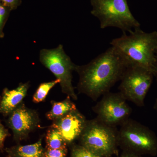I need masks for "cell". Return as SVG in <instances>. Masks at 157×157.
Here are the masks:
<instances>
[{
  "label": "cell",
  "mask_w": 157,
  "mask_h": 157,
  "mask_svg": "<svg viewBox=\"0 0 157 157\" xmlns=\"http://www.w3.org/2000/svg\"><path fill=\"white\" fill-rule=\"evenodd\" d=\"M5 6L9 7L11 11L16 10L22 3V0H0Z\"/></svg>",
  "instance_id": "obj_20"
},
{
  "label": "cell",
  "mask_w": 157,
  "mask_h": 157,
  "mask_svg": "<svg viewBox=\"0 0 157 157\" xmlns=\"http://www.w3.org/2000/svg\"><path fill=\"white\" fill-rule=\"evenodd\" d=\"M128 67L123 57L111 46L87 64L77 65L78 92L97 101L120 81Z\"/></svg>",
  "instance_id": "obj_1"
},
{
  "label": "cell",
  "mask_w": 157,
  "mask_h": 157,
  "mask_svg": "<svg viewBox=\"0 0 157 157\" xmlns=\"http://www.w3.org/2000/svg\"><path fill=\"white\" fill-rule=\"evenodd\" d=\"M7 124L13 132V139L19 143L28 137L29 134L39 125L37 113L29 109L22 102L8 116Z\"/></svg>",
  "instance_id": "obj_9"
},
{
  "label": "cell",
  "mask_w": 157,
  "mask_h": 157,
  "mask_svg": "<svg viewBox=\"0 0 157 157\" xmlns=\"http://www.w3.org/2000/svg\"><path fill=\"white\" fill-rule=\"evenodd\" d=\"M51 109L46 114V117L49 120H56L77 109L75 104L68 96L65 100L60 102L51 101Z\"/></svg>",
  "instance_id": "obj_13"
},
{
  "label": "cell",
  "mask_w": 157,
  "mask_h": 157,
  "mask_svg": "<svg viewBox=\"0 0 157 157\" xmlns=\"http://www.w3.org/2000/svg\"><path fill=\"white\" fill-rule=\"evenodd\" d=\"M39 60L59 80L62 92L73 100H77V96L72 84V73L76 71L77 65L66 53L63 45H59L52 49H42L39 54Z\"/></svg>",
  "instance_id": "obj_6"
},
{
  "label": "cell",
  "mask_w": 157,
  "mask_h": 157,
  "mask_svg": "<svg viewBox=\"0 0 157 157\" xmlns=\"http://www.w3.org/2000/svg\"><path fill=\"white\" fill-rule=\"evenodd\" d=\"M59 83V80L56 79L53 81L41 83L33 96V102L39 103L45 101L50 90Z\"/></svg>",
  "instance_id": "obj_15"
},
{
  "label": "cell",
  "mask_w": 157,
  "mask_h": 157,
  "mask_svg": "<svg viewBox=\"0 0 157 157\" xmlns=\"http://www.w3.org/2000/svg\"><path fill=\"white\" fill-rule=\"evenodd\" d=\"M1 99H2V96H0V103H1Z\"/></svg>",
  "instance_id": "obj_24"
},
{
  "label": "cell",
  "mask_w": 157,
  "mask_h": 157,
  "mask_svg": "<svg viewBox=\"0 0 157 157\" xmlns=\"http://www.w3.org/2000/svg\"><path fill=\"white\" fill-rule=\"evenodd\" d=\"M123 33L121 36L110 42L128 66L141 67L153 73L157 51V32L147 33L140 28Z\"/></svg>",
  "instance_id": "obj_2"
},
{
  "label": "cell",
  "mask_w": 157,
  "mask_h": 157,
  "mask_svg": "<svg viewBox=\"0 0 157 157\" xmlns=\"http://www.w3.org/2000/svg\"><path fill=\"white\" fill-rule=\"evenodd\" d=\"M97 118L102 122L116 127L128 119L132 112L127 100L120 92H108L93 108Z\"/></svg>",
  "instance_id": "obj_8"
},
{
  "label": "cell",
  "mask_w": 157,
  "mask_h": 157,
  "mask_svg": "<svg viewBox=\"0 0 157 157\" xmlns=\"http://www.w3.org/2000/svg\"><path fill=\"white\" fill-rule=\"evenodd\" d=\"M154 75L151 71L138 66H130L122 76L119 92L127 101L142 107L151 86Z\"/></svg>",
  "instance_id": "obj_7"
},
{
  "label": "cell",
  "mask_w": 157,
  "mask_h": 157,
  "mask_svg": "<svg viewBox=\"0 0 157 157\" xmlns=\"http://www.w3.org/2000/svg\"><path fill=\"white\" fill-rule=\"evenodd\" d=\"M154 109L157 111V98L155 101L154 105Z\"/></svg>",
  "instance_id": "obj_23"
},
{
  "label": "cell",
  "mask_w": 157,
  "mask_h": 157,
  "mask_svg": "<svg viewBox=\"0 0 157 157\" xmlns=\"http://www.w3.org/2000/svg\"><path fill=\"white\" fill-rule=\"evenodd\" d=\"M46 149H56L67 147L68 144L62 137L59 131L50 127L45 136Z\"/></svg>",
  "instance_id": "obj_14"
},
{
  "label": "cell",
  "mask_w": 157,
  "mask_h": 157,
  "mask_svg": "<svg viewBox=\"0 0 157 157\" xmlns=\"http://www.w3.org/2000/svg\"><path fill=\"white\" fill-rule=\"evenodd\" d=\"M87 121L84 116L76 109L53 121L50 127L56 129L69 145L79 138Z\"/></svg>",
  "instance_id": "obj_10"
},
{
  "label": "cell",
  "mask_w": 157,
  "mask_h": 157,
  "mask_svg": "<svg viewBox=\"0 0 157 157\" xmlns=\"http://www.w3.org/2000/svg\"><path fill=\"white\" fill-rule=\"evenodd\" d=\"M116 127L102 122L97 118L87 121L79 137L80 145L101 157L118 155Z\"/></svg>",
  "instance_id": "obj_4"
},
{
  "label": "cell",
  "mask_w": 157,
  "mask_h": 157,
  "mask_svg": "<svg viewBox=\"0 0 157 157\" xmlns=\"http://www.w3.org/2000/svg\"><path fill=\"white\" fill-rule=\"evenodd\" d=\"M153 73L154 76L155 77L157 82V51L156 53V60L155 62L154 68Z\"/></svg>",
  "instance_id": "obj_22"
},
{
  "label": "cell",
  "mask_w": 157,
  "mask_h": 157,
  "mask_svg": "<svg viewBox=\"0 0 157 157\" xmlns=\"http://www.w3.org/2000/svg\"><path fill=\"white\" fill-rule=\"evenodd\" d=\"M10 136H11V135L9 133V130L5 128L0 120V152H1L5 151L4 144L5 140L7 137Z\"/></svg>",
  "instance_id": "obj_19"
},
{
  "label": "cell",
  "mask_w": 157,
  "mask_h": 157,
  "mask_svg": "<svg viewBox=\"0 0 157 157\" xmlns=\"http://www.w3.org/2000/svg\"><path fill=\"white\" fill-rule=\"evenodd\" d=\"M11 11H12L10 8L0 2V39H2L5 36L4 27L9 19Z\"/></svg>",
  "instance_id": "obj_16"
},
{
  "label": "cell",
  "mask_w": 157,
  "mask_h": 157,
  "mask_svg": "<svg viewBox=\"0 0 157 157\" xmlns=\"http://www.w3.org/2000/svg\"><path fill=\"white\" fill-rule=\"evenodd\" d=\"M70 157H101L81 145H75L72 147Z\"/></svg>",
  "instance_id": "obj_17"
},
{
  "label": "cell",
  "mask_w": 157,
  "mask_h": 157,
  "mask_svg": "<svg viewBox=\"0 0 157 157\" xmlns=\"http://www.w3.org/2000/svg\"><path fill=\"white\" fill-rule=\"evenodd\" d=\"M42 138L33 144H18L5 149L6 157H44L45 150L42 144Z\"/></svg>",
  "instance_id": "obj_12"
},
{
  "label": "cell",
  "mask_w": 157,
  "mask_h": 157,
  "mask_svg": "<svg viewBox=\"0 0 157 157\" xmlns=\"http://www.w3.org/2000/svg\"><path fill=\"white\" fill-rule=\"evenodd\" d=\"M118 157H142L140 155L136 154L130 152L123 151Z\"/></svg>",
  "instance_id": "obj_21"
},
{
  "label": "cell",
  "mask_w": 157,
  "mask_h": 157,
  "mask_svg": "<svg viewBox=\"0 0 157 157\" xmlns=\"http://www.w3.org/2000/svg\"><path fill=\"white\" fill-rule=\"evenodd\" d=\"M91 13L99 19L101 29L115 27L123 33L140 28L130 11L127 0H90Z\"/></svg>",
  "instance_id": "obj_3"
},
{
  "label": "cell",
  "mask_w": 157,
  "mask_h": 157,
  "mask_svg": "<svg viewBox=\"0 0 157 157\" xmlns=\"http://www.w3.org/2000/svg\"><path fill=\"white\" fill-rule=\"evenodd\" d=\"M67 152V147L56 149H46L44 157H66Z\"/></svg>",
  "instance_id": "obj_18"
},
{
  "label": "cell",
  "mask_w": 157,
  "mask_h": 157,
  "mask_svg": "<svg viewBox=\"0 0 157 157\" xmlns=\"http://www.w3.org/2000/svg\"><path fill=\"white\" fill-rule=\"evenodd\" d=\"M118 143L123 151L136 154H157V137L154 132L142 124L128 119L118 131Z\"/></svg>",
  "instance_id": "obj_5"
},
{
  "label": "cell",
  "mask_w": 157,
  "mask_h": 157,
  "mask_svg": "<svg viewBox=\"0 0 157 157\" xmlns=\"http://www.w3.org/2000/svg\"><path fill=\"white\" fill-rule=\"evenodd\" d=\"M29 87L28 82L20 83L14 89L5 88L3 90L0 103V113L4 117L8 116L12 111L23 102Z\"/></svg>",
  "instance_id": "obj_11"
}]
</instances>
